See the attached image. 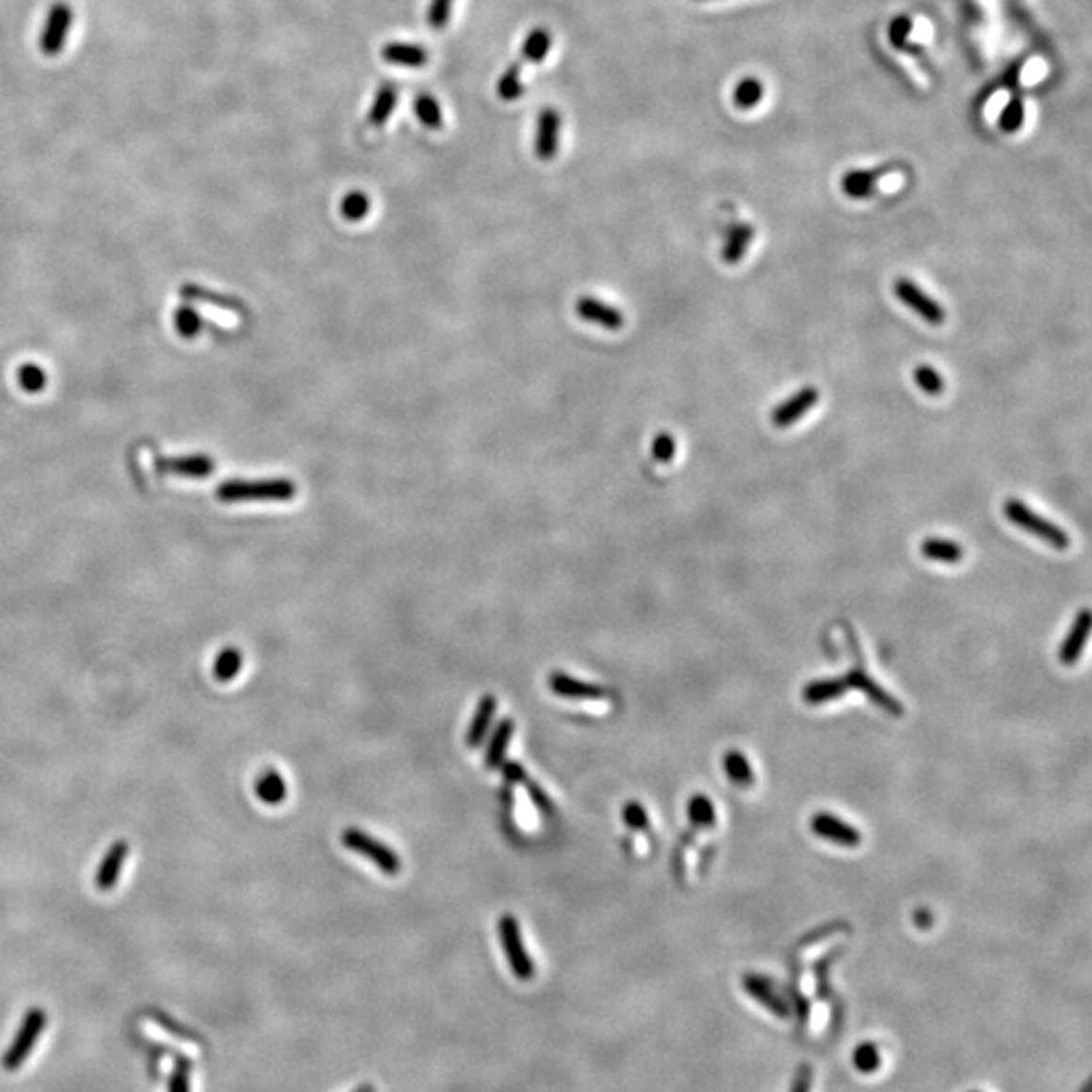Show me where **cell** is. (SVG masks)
Segmentation results:
<instances>
[{
	"instance_id": "cell-20",
	"label": "cell",
	"mask_w": 1092,
	"mask_h": 1092,
	"mask_svg": "<svg viewBox=\"0 0 1092 1092\" xmlns=\"http://www.w3.org/2000/svg\"><path fill=\"white\" fill-rule=\"evenodd\" d=\"M755 237V227L749 223H742V225H735L728 233V239L726 245L723 249V261L726 266H737L739 261L742 259V255L746 253V249H749L751 239Z\"/></svg>"
},
{
	"instance_id": "cell-42",
	"label": "cell",
	"mask_w": 1092,
	"mask_h": 1092,
	"mask_svg": "<svg viewBox=\"0 0 1092 1092\" xmlns=\"http://www.w3.org/2000/svg\"><path fill=\"white\" fill-rule=\"evenodd\" d=\"M624 820L631 829H638V832H647L649 829V818L645 813V807L638 804V801H629L624 807Z\"/></svg>"
},
{
	"instance_id": "cell-34",
	"label": "cell",
	"mask_w": 1092,
	"mask_h": 1092,
	"mask_svg": "<svg viewBox=\"0 0 1092 1092\" xmlns=\"http://www.w3.org/2000/svg\"><path fill=\"white\" fill-rule=\"evenodd\" d=\"M174 328L183 338H195L201 334L203 320L192 308L181 306L174 312Z\"/></svg>"
},
{
	"instance_id": "cell-32",
	"label": "cell",
	"mask_w": 1092,
	"mask_h": 1092,
	"mask_svg": "<svg viewBox=\"0 0 1092 1092\" xmlns=\"http://www.w3.org/2000/svg\"><path fill=\"white\" fill-rule=\"evenodd\" d=\"M368 211H370V201L361 190L349 192V195L344 197L340 203V215L347 220H352V223L365 219L368 215Z\"/></svg>"
},
{
	"instance_id": "cell-26",
	"label": "cell",
	"mask_w": 1092,
	"mask_h": 1092,
	"mask_svg": "<svg viewBox=\"0 0 1092 1092\" xmlns=\"http://www.w3.org/2000/svg\"><path fill=\"white\" fill-rule=\"evenodd\" d=\"M725 771L730 783H735L739 787H749L755 781V773L749 765V758L739 751H730L725 757Z\"/></svg>"
},
{
	"instance_id": "cell-22",
	"label": "cell",
	"mask_w": 1092,
	"mask_h": 1092,
	"mask_svg": "<svg viewBox=\"0 0 1092 1092\" xmlns=\"http://www.w3.org/2000/svg\"><path fill=\"white\" fill-rule=\"evenodd\" d=\"M513 735H514L513 718H506V721L496 726L486 751V769H496L504 763V755L510 741H513Z\"/></svg>"
},
{
	"instance_id": "cell-45",
	"label": "cell",
	"mask_w": 1092,
	"mask_h": 1092,
	"mask_svg": "<svg viewBox=\"0 0 1092 1092\" xmlns=\"http://www.w3.org/2000/svg\"><path fill=\"white\" fill-rule=\"evenodd\" d=\"M908 31H910V21L906 17L896 19L892 23V26H890V39H892V43L894 45H903L906 35H908Z\"/></svg>"
},
{
	"instance_id": "cell-47",
	"label": "cell",
	"mask_w": 1092,
	"mask_h": 1092,
	"mask_svg": "<svg viewBox=\"0 0 1092 1092\" xmlns=\"http://www.w3.org/2000/svg\"><path fill=\"white\" fill-rule=\"evenodd\" d=\"M811 1078H813L811 1076V1068L807 1067V1064H804V1067H799L797 1076H795V1081H793L791 1092H809L811 1090Z\"/></svg>"
},
{
	"instance_id": "cell-13",
	"label": "cell",
	"mask_w": 1092,
	"mask_h": 1092,
	"mask_svg": "<svg viewBox=\"0 0 1092 1092\" xmlns=\"http://www.w3.org/2000/svg\"><path fill=\"white\" fill-rule=\"evenodd\" d=\"M156 469L160 474H172L181 478H206L213 474L215 464L209 455H178V458H158Z\"/></svg>"
},
{
	"instance_id": "cell-41",
	"label": "cell",
	"mask_w": 1092,
	"mask_h": 1092,
	"mask_svg": "<svg viewBox=\"0 0 1092 1092\" xmlns=\"http://www.w3.org/2000/svg\"><path fill=\"white\" fill-rule=\"evenodd\" d=\"M451 7L453 0H432L430 10H427V23H430L433 29H444L449 23Z\"/></svg>"
},
{
	"instance_id": "cell-14",
	"label": "cell",
	"mask_w": 1092,
	"mask_h": 1092,
	"mask_svg": "<svg viewBox=\"0 0 1092 1092\" xmlns=\"http://www.w3.org/2000/svg\"><path fill=\"white\" fill-rule=\"evenodd\" d=\"M548 686H550L552 693L562 696V698H573V700H607L610 698V694H607L601 686L580 682L564 672H552L550 678H548Z\"/></svg>"
},
{
	"instance_id": "cell-17",
	"label": "cell",
	"mask_w": 1092,
	"mask_h": 1092,
	"mask_svg": "<svg viewBox=\"0 0 1092 1092\" xmlns=\"http://www.w3.org/2000/svg\"><path fill=\"white\" fill-rule=\"evenodd\" d=\"M496 710H497L496 696L486 694L480 700L472 723H469L467 737H465V742H467L469 749H478V746L483 742V739H486L490 725L496 716Z\"/></svg>"
},
{
	"instance_id": "cell-31",
	"label": "cell",
	"mask_w": 1092,
	"mask_h": 1092,
	"mask_svg": "<svg viewBox=\"0 0 1092 1092\" xmlns=\"http://www.w3.org/2000/svg\"><path fill=\"white\" fill-rule=\"evenodd\" d=\"M690 822L698 827H710L716 822V811L712 801L707 795H694L688 804Z\"/></svg>"
},
{
	"instance_id": "cell-11",
	"label": "cell",
	"mask_w": 1092,
	"mask_h": 1092,
	"mask_svg": "<svg viewBox=\"0 0 1092 1092\" xmlns=\"http://www.w3.org/2000/svg\"><path fill=\"white\" fill-rule=\"evenodd\" d=\"M577 314L580 320L597 324L605 330H621L626 324V316L615 306L591 296H583L577 302Z\"/></svg>"
},
{
	"instance_id": "cell-4",
	"label": "cell",
	"mask_w": 1092,
	"mask_h": 1092,
	"mask_svg": "<svg viewBox=\"0 0 1092 1092\" xmlns=\"http://www.w3.org/2000/svg\"><path fill=\"white\" fill-rule=\"evenodd\" d=\"M497 933H500V943L504 949V955L510 963L514 977L520 981H530L536 973L534 961L530 959L527 947H524L518 921L513 915H504L497 922Z\"/></svg>"
},
{
	"instance_id": "cell-37",
	"label": "cell",
	"mask_w": 1092,
	"mask_h": 1092,
	"mask_svg": "<svg viewBox=\"0 0 1092 1092\" xmlns=\"http://www.w3.org/2000/svg\"><path fill=\"white\" fill-rule=\"evenodd\" d=\"M763 98V86L757 79H742L735 90V104L742 109L757 106Z\"/></svg>"
},
{
	"instance_id": "cell-27",
	"label": "cell",
	"mask_w": 1092,
	"mask_h": 1092,
	"mask_svg": "<svg viewBox=\"0 0 1092 1092\" xmlns=\"http://www.w3.org/2000/svg\"><path fill=\"white\" fill-rule=\"evenodd\" d=\"M241 666H243V656H241L239 649L227 647L215 658L213 674L219 682H231L235 676L241 672Z\"/></svg>"
},
{
	"instance_id": "cell-6",
	"label": "cell",
	"mask_w": 1092,
	"mask_h": 1092,
	"mask_svg": "<svg viewBox=\"0 0 1092 1092\" xmlns=\"http://www.w3.org/2000/svg\"><path fill=\"white\" fill-rule=\"evenodd\" d=\"M73 19H75L73 8L67 3H57L51 7L43 24V31H41L39 37V51L43 53L45 57H57L63 51Z\"/></svg>"
},
{
	"instance_id": "cell-15",
	"label": "cell",
	"mask_w": 1092,
	"mask_h": 1092,
	"mask_svg": "<svg viewBox=\"0 0 1092 1092\" xmlns=\"http://www.w3.org/2000/svg\"><path fill=\"white\" fill-rule=\"evenodd\" d=\"M128 841L126 839H118L116 844L107 850V854L104 856V860L98 868V874H95V887L104 892L112 890L122 874V868L126 864L128 858Z\"/></svg>"
},
{
	"instance_id": "cell-28",
	"label": "cell",
	"mask_w": 1092,
	"mask_h": 1092,
	"mask_svg": "<svg viewBox=\"0 0 1092 1092\" xmlns=\"http://www.w3.org/2000/svg\"><path fill=\"white\" fill-rule=\"evenodd\" d=\"M550 41L552 39H550L548 29H545V26H538V29H534L527 39H524L522 57L527 61H532V63L543 61L548 55Z\"/></svg>"
},
{
	"instance_id": "cell-10",
	"label": "cell",
	"mask_w": 1092,
	"mask_h": 1092,
	"mask_svg": "<svg viewBox=\"0 0 1092 1092\" xmlns=\"http://www.w3.org/2000/svg\"><path fill=\"white\" fill-rule=\"evenodd\" d=\"M820 400V391L815 389V386H804V389L797 391L793 397H790L787 400L773 411L771 415V421L779 430H785V427H791L793 423H797L801 417L807 411H811L815 405H818Z\"/></svg>"
},
{
	"instance_id": "cell-30",
	"label": "cell",
	"mask_w": 1092,
	"mask_h": 1092,
	"mask_svg": "<svg viewBox=\"0 0 1092 1092\" xmlns=\"http://www.w3.org/2000/svg\"><path fill=\"white\" fill-rule=\"evenodd\" d=\"M415 114H417L419 122L423 126L432 128V130H439L441 123H444V116H441V107L435 102L433 95H419L417 100H415Z\"/></svg>"
},
{
	"instance_id": "cell-43",
	"label": "cell",
	"mask_w": 1092,
	"mask_h": 1092,
	"mask_svg": "<svg viewBox=\"0 0 1092 1092\" xmlns=\"http://www.w3.org/2000/svg\"><path fill=\"white\" fill-rule=\"evenodd\" d=\"M1021 122H1024V104H1021L1019 100H1012L1010 104L1005 106L1003 114L1000 118L1002 128L1005 132H1016L1021 126Z\"/></svg>"
},
{
	"instance_id": "cell-25",
	"label": "cell",
	"mask_w": 1092,
	"mask_h": 1092,
	"mask_svg": "<svg viewBox=\"0 0 1092 1092\" xmlns=\"http://www.w3.org/2000/svg\"><path fill=\"white\" fill-rule=\"evenodd\" d=\"M397 104V88L391 86V83H384V86L379 88L377 95H375V102H372L370 107V114H368V122L372 126H383V123L389 120V116L393 114Z\"/></svg>"
},
{
	"instance_id": "cell-16",
	"label": "cell",
	"mask_w": 1092,
	"mask_h": 1092,
	"mask_svg": "<svg viewBox=\"0 0 1092 1092\" xmlns=\"http://www.w3.org/2000/svg\"><path fill=\"white\" fill-rule=\"evenodd\" d=\"M1090 624H1092L1090 611H1086V610L1074 619V624L1067 635V640H1064L1060 652H1058V658L1064 666H1072V663L1081 658L1088 635H1090Z\"/></svg>"
},
{
	"instance_id": "cell-9",
	"label": "cell",
	"mask_w": 1092,
	"mask_h": 1092,
	"mask_svg": "<svg viewBox=\"0 0 1092 1092\" xmlns=\"http://www.w3.org/2000/svg\"><path fill=\"white\" fill-rule=\"evenodd\" d=\"M811 829H813L815 836H820L827 841H832V844L844 846V848H858L860 841H862V836H860L858 829L846 823V822H841L832 813H825V811L813 815Z\"/></svg>"
},
{
	"instance_id": "cell-40",
	"label": "cell",
	"mask_w": 1092,
	"mask_h": 1092,
	"mask_svg": "<svg viewBox=\"0 0 1092 1092\" xmlns=\"http://www.w3.org/2000/svg\"><path fill=\"white\" fill-rule=\"evenodd\" d=\"M652 458L660 464H670L676 458V439L661 432L652 441Z\"/></svg>"
},
{
	"instance_id": "cell-29",
	"label": "cell",
	"mask_w": 1092,
	"mask_h": 1092,
	"mask_svg": "<svg viewBox=\"0 0 1092 1092\" xmlns=\"http://www.w3.org/2000/svg\"><path fill=\"white\" fill-rule=\"evenodd\" d=\"M912 377H915L919 389L924 395H931V397H938L945 391V381L941 377V372H938L935 367L931 365H919L912 372Z\"/></svg>"
},
{
	"instance_id": "cell-44",
	"label": "cell",
	"mask_w": 1092,
	"mask_h": 1092,
	"mask_svg": "<svg viewBox=\"0 0 1092 1092\" xmlns=\"http://www.w3.org/2000/svg\"><path fill=\"white\" fill-rule=\"evenodd\" d=\"M522 785L527 787V790H529V795H530V799L534 801V806H536L538 809H541L543 813L550 815V813H552V804H550V799L546 797V793L541 790V787L534 785L530 779H527V781H524Z\"/></svg>"
},
{
	"instance_id": "cell-12",
	"label": "cell",
	"mask_w": 1092,
	"mask_h": 1092,
	"mask_svg": "<svg viewBox=\"0 0 1092 1092\" xmlns=\"http://www.w3.org/2000/svg\"><path fill=\"white\" fill-rule=\"evenodd\" d=\"M559 140H561V114L557 109L546 107L543 109L541 116H538L536 123V138H534L536 156L541 160H550L557 155Z\"/></svg>"
},
{
	"instance_id": "cell-48",
	"label": "cell",
	"mask_w": 1092,
	"mask_h": 1092,
	"mask_svg": "<svg viewBox=\"0 0 1092 1092\" xmlns=\"http://www.w3.org/2000/svg\"><path fill=\"white\" fill-rule=\"evenodd\" d=\"M352 1092H377V1090H375V1086H372L370 1083H363V1084H358Z\"/></svg>"
},
{
	"instance_id": "cell-46",
	"label": "cell",
	"mask_w": 1092,
	"mask_h": 1092,
	"mask_svg": "<svg viewBox=\"0 0 1092 1092\" xmlns=\"http://www.w3.org/2000/svg\"><path fill=\"white\" fill-rule=\"evenodd\" d=\"M504 777H506V781L510 785H514V783H524V781H527L529 779V773L524 771L522 765L510 761V763H504Z\"/></svg>"
},
{
	"instance_id": "cell-1",
	"label": "cell",
	"mask_w": 1092,
	"mask_h": 1092,
	"mask_svg": "<svg viewBox=\"0 0 1092 1092\" xmlns=\"http://www.w3.org/2000/svg\"><path fill=\"white\" fill-rule=\"evenodd\" d=\"M298 494L296 483L287 478L268 480H229L217 488V497L225 504L235 502H289Z\"/></svg>"
},
{
	"instance_id": "cell-35",
	"label": "cell",
	"mask_w": 1092,
	"mask_h": 1092,
	"mask_svg": "<svg viewBox=\"0 0 1092 1092\" xmlns=\"http://www.w3.org/2000/svg\"><path fill=\"white\" fill-rule=\"evenodd\" d=\"M181 294H183V298H187V300H201V302H211V303H217L219 308H225V310H231V312H239V310H241V303H239L237 300L227 298V296H219V294H213V292H209V289H203V287H197V285H185Z\"/></svg>"
},
{
	"instance_id": "cell-18",
	"label": "cell",
	"mask_w": 1092,
	"mask_h": 1092,
	"mask_svg": "<svg viewBox=\"0 0 1092 1092\" xmlns=\"http://www.w3.org/2000/svg\"><path fill=\"white\" fill-rule=\"evenodd\" d=\"M383 59L389 61L393 65H403V67H423L430 59V55L421 47V45H411V43H389L383 47Z\"/></svg>"
},
{
	"instance_id": "cell-19",
	"label": "cell",
	"mask_w": 1092,
	"mask_h": 1092,
	"mask_svg": "<svg viewBox=\"0 0 1092 1092\" xmlns=\"http://www.w3.org/2000/svg\"><path fill=\"white\" fill-rule=\"evenodd\" d=\"M921 555L935 562L957 564L965 552L961 545H957L955 541H949V538H927V541H922L921 545Z\"/></svg>"
},
{
	"instance_id": "cell-33",
	"label": "cell",
	"mask_w": 1092,
	"mask_h": 1092,
	"mask_svg": "<svg viewBox=\"0 0 1092 1092\" xmlns=\"http://www.w3.org/2000/svg\"><path fill=\"white\" fill-rule=\"evenodd\" d=\"M17 381H19V386H21L23 391L35 395V393H41V391L45 389L47 375H45V370L41 368L39 365L29 363V365L19 367V370H17Z\"/></svg>"
},
{
	"instance_id": "cell-2",
	"label": "cell",
	"mask_w": 1092,
	"mask_h": 1092,
	"mask_svg": "<svg viewBox=\"0 0 1092 1092\" xmlns=\"http://www.w3.org/2000/svg\"><path fill=\"white\" fill-rule=\"evenodd\" d=\"M1003 514L1012 524H1016L1018 529L1034 534L1035 538H1040V541L1048 543L1050 546H1054L1058 550H1064V548L1070 546V536L1067 530L1060 529L1058 524L1050 522L1048 518L1040 516L1038 513H1034L1032 508H1028L1024 502L1018 500V497H1007L1005 504H1003Z\"/></svg>"
},
{
	"instance_id": "cell-7",
	"label": "cell",
	"mask_w": 1092,
	"mask_h": 1092,
	"mask_svg": "<svg viewBox=\"0 0 1092 1092\" xmlns=\"http://www.w3.org/2000/svg\"><path fill=\"white\" fill-rule=\"evenodd\" d=\"M892 289H894V296L901 300L906 308L919 314L922 320L929 322L931 326H941L947 320V312L941 303H938L935 298H931L929 294H924L922 287L917 285L912 280H908V278L896 280Z\"/></svg>"
},
{
	"instance_id": "cell-3",
	"label": "cell",
	"mask_w": 1092,
	"mask_h": 1092,
	"mask_svg": "<svg viewBox=\"0 0 1092 1092\" xmlns=\"http://www.w3.org/2000/svg\"><path fill=\"white\" fill-rule=\"evenodd\" d=\"M342 844H344V848H349L354 854L363 856V858L375 864L379 870H383V872L389 874V876L399 874L400 866H403L400 864L399 854H395L389 846H384L383 841H379L377 838L365 834L363 829H356V827L344 829Z\"/></svg>"
},
{
	"instance_id": "cell-5",
	"label": "cell",
	"mask_w": 1092,
	"mask_h": 1092,
	"mask_svg": "<svg viewBox=\"0 0 1092 1092\" xmlns=\"http://www.w3.org/2000/svg\"><path fill=\"white\" fill-rule=\"evenodd\" d=\"M45 1026H47V1014L43 1010L33 1007V1010L26 1012V1016L23 1018V1024L15 1035V1040H12L10 1048L3 1056L5 1070L15 1072L21 1068V1064L31 1056V1050L37 1044L39 1035L43 1034Z\"/></svg>"
},
{
	"instance_id": "cell-23",
	"label": "cell",
	"mask_w": 1092,
	"mask_h": 1092,
	"mask_svg": "<svg viewBox=\"0 0 1092 1092\" xmlns=\"http://www.w3.org/2000/svg\"><path fill=\"white\" fill-rule=\"evenodd\" d=\"M887 172V171H854L844 174L841 178V188L848 197L854 199H862L868 197L870 192L874 190V185L878 183V178Z\"/></svg>"
},
{
	"instance_id": "cell-8",
	"label": "cell",
	"mask_w": 1092,
	"mask_h": 1092,
	"mask_svg": "<svg viewBox=\"0 0 1092 1092\" xmlns=\"http://www.w3.org/2000/svg\"><path fill=\"white\" fill-rule=\"evenodd\" d=\"M742 987L746 993L751 995V998H755L763 1007H767L771 1014H775L777 1018H790L791 1016V1002L783 998L771 979H767L763 975H755V973L744 975Z\"/></svg>"
},
{
	"instance_id": "cell-39",
	"label": "cell",
	"mask_w": 1092,
	"mask_h": 1092,
	"mask_svg": "<svg viewBox=\"0 0 1092 1092\" xmlns=\"http://www.w3.org/2000/svg\"><path fill=\"white\" fill-rule=\"evenodd\" d=\"M169 1092H190V1062L183 1056L174 1060V1068L169 1081Z\"/></svg>"
},
{
	"instance_id": "cell-38",
	"label": "cell",
	"mask_w": 1092,
	"mask_h": 1092,
	"mask_svg": "<svg viewBox=\"0 0 1092 1092\" xmlns=\"http://www.w3.org/2000/svg\"><path fill=\"white\" fill-rule=\"evenodd\" d=\"M854 1064L860 1072H876L880 1067V1052L874 1044H860L854 1052Z\"/></svg>"
},
{
	"instance_id": "cell-24",
	"label": "cell",
	"mask_w": 1092,
	"mask_h": 1092,
	"mask_svg": "<svg viewBox=\"0 0 1092 1092\" xmlns=\"http://www.w3.org/2000/svg\"><path fill=\"white\" fill-rule=\"evenodd\" d=\"M846 693V686L844 682L839 680H815L811 684L806 686L804 690V700L811 707H818V704H825L829 700H836L841 694Z\"/></svg>"
},
{
	"instance_id": "cell-36",
	"label": "cell",
	"mask_w": 1092,
	"mask_h": 1092,
	"mask_svg": "<svg viewBox=\"0 0 1092 1092\" xmlns=\"http://www.w3.org/2000/svg\"><path fill=\"white\" fill-rule=\"evenodd\" d=\"M522 91L524 88L520 83V67L518 63H514L510 65L508 72L500 77V81H497V93H500V98L504 102H514L520 98Z\"/></svg>"
},
{
	"instance_id": "cell-21",
	"label": "cell",
	"mask_w": 1092,
	"mask_h": 1092,
	"mask_svg": "<svg viewBox=\"0 0 1092 1092\" xmlns=\"http://www.w3.org/2000/svg\"><path fill=\"white\" fill-rule=\"evenodd\" d=\"M255 793L257 797L264 801L268 806H280L282 801H285L287 797V785L285 779L280 775L278 771H264L259 775V779L255 781Z\"/></svg>"
}]
</instances>
